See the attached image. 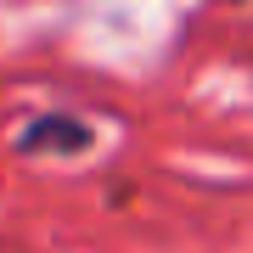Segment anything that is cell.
<instances>
[{
	"instance_id": "2",
	"label": "cell",
	"mask_w": 253,
	"mask_h": 253,
	"mask_svg": "<svg viewBox=\"0 0 253 253\" xmlns=\"http://www.w3.org/2000/svg\"><path fill=\"white\" fill-rule=\"evenodd\" d=\"M231 6H253V0H231Z\"/></svg>"
},
{
	"instance_id": "1",
	"label": "cell",
	"mask_w": 253,
	"mask_h": 253,
	"mask_svg": "<svg viewBox=\"0 0 253 253\" xmlns=\"http://www.w3.org/2000/svg\"><path fill=\"white\" fill-rule=\"evenodd\" d=\"M17 152L28 158H73V152H90V124L73 113H40L34 124L17 129Z\"/></svg>"
}]
</instances>
